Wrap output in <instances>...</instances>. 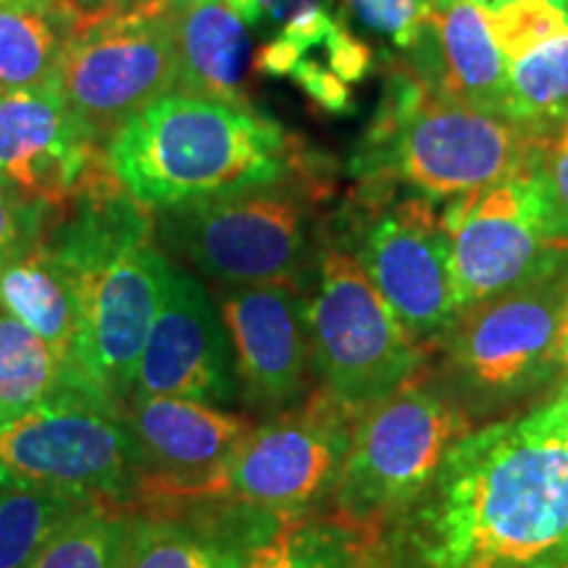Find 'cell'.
Wrapping results in <instances>:
<instances>
[{"label": "cell", "instance_id": "13", "mask_svg": "<svg viewBox=\"0 0 568 568\" xmlns=\"http://www.w3.org/2000/svg\"><path fill=\"white\" fill-rule=\"evenodd\" d=\"M458 311L506 293L564 251L548 243L537 176L518 172L443 203Z\"/></svg>", "mask_w": 568, "mask_h": 568}, {"label": "cell", "instance_id": "14", "mask_svg": "<svg viewBox=\"0 0 568 568\" xmlns=\"http://www.w3.org/2000/svg\"><path fill=\"white\" fill-rule=\"evenodd\" d=\"M240 400L261 416L301 406L316 385L308 301L290 284H216Z\"/></svg>", "mask_w": 568, "mask_h": 568}, {"label": "cell", "instance_id": "29", "mask_svg": "<svg viewBox=\"0 0 568 568\" xmlns=\"http://www.w3.org/2000/svg\"><path fill=\"white\" fill-rule=\"evenodd\" d=\"M531 172L537 176L548 243L556 251H568V122L548 134Z\"/></svg>", "mask_w": 568, "mask_h": 568}, {"label": "cell", "instance_id": "17", "mask_svg": "<svg viewBox=\"0 0 568 568\" xmlns=\"http://www.w3.org/2000/svg\"><path fill=\"white\" fill-rule=\"evenodd\" d=\"M95 145L55 88L0 92V182L63 205L109 172Z\"/></svg>", "mask_w": 568, "mask_h": 568}, {"label": "cell", "instance_id": "24", "mask_svg": "<svg viewBox=\"0 0 568 568\" xmlns=\"http://www.w3.org/2000/svg\"><path fill=\"white\" fill-rule=\"evenodd\" d=\"M379 539L343 518L305 516L282 524L243 568H385Z\"/></svg>", "mask_w": 568, "mask_h": 568}, {"label": "cell", "instance_id": "15", "mask_svg": "<svg viewBox=\"0 0 568 568\" xmlns=\"http://www.w3.org/2000/svg\"><path fill=\"white\" fill-rule=\"evenodd\" d=\"M124 418L145 468L140 495L159 506L216 500L226 466L255 426L226 408L161 395H132Z\"/></svg>", "mask_w": 568, "mask_h": 568}, {"label": "cell", "instance_id": "36", "mask_svg": "<svg viewBox=\"0 0 568 568\" xmlns=\"http://www.w3.org/2000/svg\"><path fill=\"white\" fill-rule=\"evenodd\" d=\"M0 184H6V182H0Z\"/></svg>", "mask_w": 568, "mask_h": 568}, {"label": "cell", "instance_id": "23", "mask_svg": "<svg viewBox=\"0 0 568 568\" xmlns=\"http://www.w3.org/2000/svg\"><path fill=\"white\" fill-rule=\"evenodd\" d=\"M82 24L69 0H0V92L53 88Z\"/></svg>", "mask_w": 568, "mask_h": 568}, {"label": "cell", "instance_id": "26", "mask_svg": "<svg viewBox=\"0 0 568 568\" xmlns=\"http://www.w3.org/2000/svg\"><path fill=\"white\" fill-rule=\"evenodd\" d=\"M90 503L61 493L0 489V568H27Z\"/></svg>", "mask_w": 568, "mask_h": 568}, {"label": "cell", "instance_id": "11", "mask_svg": "<svg viewBox=\"0 0 568 568\" xmlns=\"http://www.w3.org/2000/svg\"><path fill=\"white\" fill-rule=\"evenodd\" d=\"M355 414L324 389L268 416L226 466L216 500L290 524L335 497L351 450Z\"/></svg>", "mask_w": 568, "mask_h": 568}, {"label": "cell", "instance_id": "30", "mask_svg": "<svg viewBox=\"0 0 568 568\" xmlns=\"http://www.w3.org/2000/svg\"><path fill=\"white\" fill-rule=\"evenodd\" d=\"M53 211L55 205L0 184V264L38 243Z\"/></svg>", "mask_w": 568, "mask_h": 568}, {"label": "cell", "instance_id": "25", "mask_svg": "<svg viewBox=\"0 0 568 568\" xmlns=\"http://www.w3.org/2000/svg\"><path fill=\"white\" fill-rule=\"evenodd\" d=\"M69 389L95 393L45 339L0 311V406H30Z\"/></svg>", "mask_w": 568, "mask_h": 568}, {"label": "cell", "instance_id": "21", "mask_svg": "<svg viewBox=\"0 0 568 568\" xmlns=\"http://www.w3.org/2000/svg\"><path fill=\"white\" fill-rule=\"evenodd\" d=\"M161 9L166 11L174 40V90L251 103L245 88L253 71L251 27L230 0H169Z\"/></svg>", "mask_w": 568, "mask_h": 568}, {"label": "cell", "instance_id": "4", "mask_svg": "<svg viewBox=\"0 0 568 568\" xmlns=\"http://www.w3.org/2000/svg\"><path fill=\"white\" fill-rule=\"evenodd\" d=\"M548 134L460 103L393 61L347 174L355 184H385L445 203L527 172Z\"/></svg>", "mask_w": 568, "mask_h": 568}, {"label": "cell", "instance_id": "28", "mask_svg": "<svg viewBox=\"0 0 568 568\" xmlns=\"http://www.w3.org/2000/svg\"><path fill=\"white\" fill-rule=\"evenodd\" d=\"M343 11L361 30L385 45L395 59H406L422 38L432 0H339Z\"/></svg>", "mask_w": 568, "mask_h": 568}, {"label": "cell", "instance_id": "12", "mask_svg": "<svg viewBox=\"0 0 568 568\" xmlns=\"http://www.w3.org/2000/svg\"><path fill=\"white\" fill-rule=\"evenodd\" d=\"M53 88L84 134L105 148L126 124L176 88V55L166 11L140 6L84 21Z\"/></svg>", "mask_w": 568, "mask_h": 568}, {"label": "cell", "instance_id": "9", "mask_svg": "<svg viewBox=\"0 0 568 568\" xmlns=\"http://www.w3.org/2000/svg\"><path fill=\"white\" fill-rule=\"evenodd\" d=\"M408 335L437 347L458 322L443 203L385 184H355L329 219Z\"/></svg>", "mask_w": 568, "mask_h": 568}, {"label": "cell", "instance_id": "22", "mask_svg": "<svg viewBox=\"0 0 568 568\" xmlns=\"http://www.w3.org/2000/svg\"><path fill=\"white\" fill-rule=\"evenodd\" d=\"M0 311L45 339L80 372V301L71 276L42 240L0 264Z\"/></svg>", "mask_w": 568, "mask_h": 568}, {"label": "cell", "instance_id": "33", "mask_svg": "<svg viewBox=\"0 0 568 568\" xmlns=\"http://www.w3.org/2000/svg\"><path fill=\"white\" fill-rule=\"evenodd\" d=\"M560 382H568V311L564 322V335H560Z\"/></svg>", "mask_w": 568, "mask_h": 568}, {"label": "cell", "instance_id": "1", "mask_svg": "<svg viewBox=\"0 0 568 568\" xmlns=\"http://www.w3.org/2000/svg\"><path fill=\"white\" fill-rule=\"evenodd\" d=\"M385 568H568V382L474 426L389 521Z\"/></svg>", "mask_w": 568, "mask_h": 568}, {"label": "cell", "instance_id": "3", "mask_svg": "<svg viewBox=\"0 0 568 568\" xmlns=\"http://www.w3.org/2000/svg\"><path fill=\"white\" fill-rule=\"evenodd\" d=\"M105 161L142 209L161 211L280 182L316 155L253 103L172 90L105 145Z\"/></svg>", "mask_w": 568, "mask_h": 568}, {"label": "cell", "instance_id": "18", "mask_svg": "<svg viewBox=\"0 0 568 568\" xmlns=\"http://www.w3.org/2000/svg\"><path fill=\"white\" fill-rule=\"evenodd\" d=\"M489 27L506 61L510 116L552 132L568 122V0H503Z\"/></svg>", "mask_w": 568, "mask_h": 568}, {"label": "cell", "instance_id": "2", "mask_svg": "<svg viewBox=\"0 0 568 568\" xmlns=\"http://www.w3.org/2000/svg\"><path fill=\"white\" fill-rule=\"evenodd\" d=\"M40 240L80 301L77 366L98 395L124 410L172 272L155 243L153 213L109 169L55 205Z\"/></svg>", "mask_w": 568, "mask_h": 568}, {"label": "cell", "instance_id": "10", "mask_svg": "<svg viewBox=\"0 0 568 568\" xmlns=\"http://www.w3.org/2000/svg\"><path fill=\"white\" fill-rule=\"evenodd\" d=\"M305 301L316 385L355 416L422 372L424 347L376 293L329 222Z\"/></svg>", "mask_w": 568, "mask_h": 568}, {"label": "cell", "instance_id": "27", "mask_svg": "<svg viewBox=\"0 0 568 568\" xmlns=\"http://www.w3.org/2000/svg\"><path fill=\"white\" fill-rule=\"evenodd\" d=\"M132 510L122 503H90L27 568H116Z\"/></svg>", "mask_w": 568, "mask_h": 568}, {"label": "cell", "instance_id": "35", "mask_svg": "<svg viewBox=\"0 0 568 568\" xmlns=\"http://www.w3.org/2000/svg\"><path fill=\"white\" fill-rule=\"evenodd\" d=\"M166 3H169V0H148L145 6H153V9H161V6H166Z\"/></svg>", "mask_w": 568, "mask_h": 568}, {"label": "cell", "instance_id": "19", "mask_svg": "<svg viewBox=\"0 0 568 568\" xmlns=\"http://www.w3.org/2000/svg\"><path fill=\"white\" fill-rule=\"evenodd\" d=\"M395 61L460 103L510 116L506 61L489 27V6L435 3L414 51Z\"/></svg>", "mask_w": 568, "mask_h": 568}, {"label": "cell", "instance_id": "31", "mask_svg": "<svg viewBox=\"0 0 568 568\" xmlns=\"http://www.w3.org/2000/svg\"><path fill=\"white\" fill-rule=\"evenodd\" d=\"M337 3L339 0H230V6L245 19V24L251 30L264 32L266 40L293 21Z\"/></svg>", "mask_w": 568, "mask_h": 568}, {"label": "cell", "instance_id": "7", "mask_svg": "<svg viewBox=\"0 0 568 568\" xmlns=\"http://www.w3.org/2000/svg\"><path fill=\"white\" fill-rule=\"evenodd\" d=\"M142 456L124 410L88 389L0 406V489L116 500L140 493Z\"/></svg>", "mask_w": 568, "mask_h": 568}, {"label": "cell", "instance_id": "34", "mask_svg": "<svg viewBox=\"0 0 568 568\" xmlns=\"http://www.w3.org/2000/svg\"><path fill=\"white\" fill-rule=\"evenodd\" d=\"M432 3L443 6V3H477V6H497L503 0H432Z\"/></svg>", "mask_w": 568, "mask_h": 568}, {"label": "cell", "instance_id": "20", "mask_svg": "<svg viewBox=\"0 0 568 568\" xmlns=\"http://www.w3.org/2000/svg\"><path fill=\"white\" fill-rule=\"evenodd\" d=\"M280 527L272 516L232 503L213 514H132L116 568H243Z\"/></svg>", "mask_w": 568, "mask_h": 568}, {"label": "cell", "instance_id": "16", "mask_svg": "<svg viewBox=\"0 0 568 568\" xmlns=\"http://www.w3.org/2000/svg\"><path fill=\"white\" fill-rule=\"evenodd\" d=\"M132 395L182 397L230 408L240 387L230 335L201 276L172 261L166 293L142 351Z\"/></svg>", "mask_w": 568, "mask_h": 568}, {"label": "cell", "instance_id": "32", "mask_svg": "<svg viewBox=\"0 0 568 568\" xmlns=\"http://www.w3.org/2000/svg\"><path fill=\"white\" fill-rule=\"evenodd\" d=\"M148 0H69V6L80 13L82 21H95L111 13H122L130 9H140Z\"/></svg>", "mask_w": 568, "mask_h": 568}, {"label": "cell", "instance_id": "5", "mask_svg": "<svg viewBox=\"0 0 568 568\" xmlns=\"http://www.w3.org/2000/svg\"><path fill=\"white\" fill-rule=\"evenodd\" d=\"M326 166L308 163L280 182L151 211L155 243L216 284L314 282L329 195Z\"/></svg>", "mask_w": 568, "mask_h": 568}, {"label": "cell", "instance_id": "6", "mask_svg": "<svg viewBox=\"0 0 568 568\" xmlns=\"http://www.w3.org/2000/svg\"><path fill=\"white\" fill-rule=\"evenodd\" d=\"M568 251L548 268L466 308L443 337V385L474 424L497 418L560 379Z\"/></svg>", "mask_w": 568, "mask_h": 568}, {"label": "cell", "instance_id": "8", "mask_svg": "<svg viewBox=\"0 0 568 568\" xmlns=\"http://www.w3.org/2000/svg\"><path fill=\"white\" fill-rule=\"evenodd\" d=\"M474 426L439 376L418 372L355 416L351 450L332 497L335 516L379 537V529L424 493L450 447Z\"/></svg>", "mask_w": 568, "mask_h": 568}]
</instances>
